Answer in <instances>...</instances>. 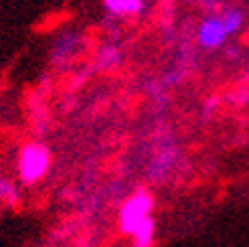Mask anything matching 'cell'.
I'll list each match as a JSON object with an SVG mask.
<instances>
[{
  "mask_svg": "<svg viewBox=\"0 0 249 247\" xmlns=\"http://www.w3.org/2000/svg\"><path fill=\"white\" fill-rule=\"evenodd\" d=\"M49 168H51V150L39 142L24 144L17 158V170L18 178L24 184H36L47 176Z\"/></svg>",
  "mask_w": 249,
  "mask_h": 247,
  "instance_id": "cell-1",
  "label": "cell"
},
{
  "mask_svg": "<svg viewBox=\"0 0 249 247\" xmlns=\"http://www.w3.org/2000/svg\"><path fill=\"white\" fill-rule=\"evenodd\" d=\"M152 209H154L152 194L146 191H136L120 209V229L124 235H132L134 229L138 227L146 217H150Z\"/></svg>",
  "mask_w": 249,
  "mask_h": 247,
  "instance_id": "cell-2",
  "label": "cell"
},
{
  "mask_svg": "<svg viewBox=\"0 0 249 247\" xmlns=\"http://www.w3.org/2000/svg\"><path fill=\"white\" fill-rule=\"evenodd\" d=\"M227 31L219 17H207L196 31V41L203 49H219L227 39Z\"/></svg>",
  "mask_w": 249,
  "mask_h": 247,
  "instance_id": "cell-3",
  "label": "cell"
},
{
  "mask_svg": "<svg viewBox=\"0 0 249 247\" xmlns=\"http://www.w3.org/2000/svg\"><path fill=\"white\" fill-rule=\"evenodd\" d=\"M79 35L75 33H67V35H61L59 39L53 45V51H51V61L53 65L57 67H65L69 61L75 57V53L79 51Z\"/></svg>",
  "mask_w": 249,
  "mask_h": 247,
  "instance_id": "cell-4",
  "label": "cell"
},
{
  "mask_svg": "<svg viewBox=\"0 0 249 247\" xmlns=\"http://www.w3.org/2000/svg\"><path fill=\"white\" fill-rule=\"evenodd\" d=\"M104 8L111 17H138L144 10V0H104Z\"/></svg>",
  "mask_w": 249,
  "mask_h": 247,
  "instance_id": "cell-5",
  "label": "cell"
},
{
  "mask_svg": "<svg viewBox=\"0 0 249 247\" xmlns=\"http://www.w3.org/2000/svg\"><path fill=\"white\" fill-rule=\"evenodd\" d=\"M154 233H156V223L152 217H146L142 223L134 229L132 233V241H134V247H152L154 243Z\"/></svg>",
  "mask_w": 249,
  "mask_h": 247,
  "instance_id": "cell-6",
  "label": "cell"
},
{
  "mask_svg": "<svg viewBox=\"0 0 249 247\" xmlns=\"http://www.w3.org/2000/svg\"><path fill=\"white\" fill-rule=\"evenodd\" d=\"M18 203L17 184L6 176H0V207H15Z\"/></svg>",
  "mask_w": 249,
  "mask_h": 247,
  "instance_id": "cell-7",
  "label": "cell"
},
{
  "mask_svg": "<svg viewBox=\"0 0 249 247\" xmlns=\"http://www.w3.org/2000/svg\"><path fill=\"white\" fill-rule=\"evenodd\" d=\"M219 18H221V22H223V27H225L227 35H235V33H239V29L243 27V20H245L243 12H241L239 8H229V10L223 12V15H221Z\"/></svg>",
  "mask_w": 249,
  "mask_h": 247,
  "instance_id": "cell-8",
  "label": "cell"
},
{
  "mask_svg": "<svg viewBox=\"0 0 249 247\" xmlns=\"http://www.w3.org/2000/svg\"><path fill=\"white\" fill-rule=\"evenodd\" d=\"M120 63V53L116 47H104L99 53V65L102 67H114Z\"/></svg>",
  "mask_w": 249,
  "mask_h": 247,
  "instance_id": "cell-9",
  "label": "cell"
},
{
  "mask_svg": "<svg viewBox=\"0 0 249 247\" xmlns=\"http://www.w3.org/2000/svg\"><path fill=\"white\" fill-rule=\"evenodd\" d=\"M247 41H249V31H247Z\"/></svg>",
  "mask_w": 249,
  "mask_h": 247,
  "instance_id": "cell-10",
  "label": "cell"
}]
</instances>
